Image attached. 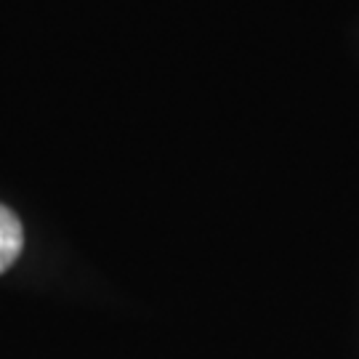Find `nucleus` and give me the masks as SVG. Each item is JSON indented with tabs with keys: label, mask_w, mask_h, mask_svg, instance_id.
Here are the masks:
<instances>
[{
	"label": "nucleus",
	"mask_w": 359,
	"mask_h": 359,
	"mask_svg": "<svg viewBox=\"0 0 359 359\" xmlns=\"http://www.w3.org/2000/svg\"><path fill=\"white\" fill-rule=\"evenodd\" d=\"M25 248V229L13 210L0 205V274L11 266Z\"/></svg>",
	"instance_id": "obj_1"
}]
</instances>
